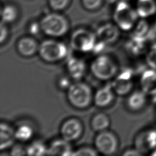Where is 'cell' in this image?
I'll use <instances>...</instances> for the list:
<instances>
[{
    "instance_id": "1",
    "label": "cell",
    "mask_w": 156,
    "mask_h": 156,
    "mask_svg": "<svg viewBox=\"0 0 156 156\" xmlns=\"http://www.w3.org/2000/svg\"><path fill=\"white\" fill-rule=\"evenodd\" d=\"M93 94L89 85L83 82H76L72 83L67 90L66 98L73 107L84 109L93 102Z\"/></svg>"
},
{
    "instance_id": "2",
    "label": "cell",
    "mask_w": 156,
    "mask_h": 156,
    "mask_svg": "<svg viewBox=\"0 0 156 156\" xmlns=\"http://www.w3.org/2000/svg\"><path fill=\"white\" fill-rule=\"evenodd\" d=\"M93 76L100 80H108L118 73V66L110 55L101 54L93 59L90 66Z\"/></svg>"
},
{
    "instance_id": "3",
    "label": "cell",
    "mask_w": 156,
    "mask_h": 156,
    "mask_svg": "<svg viewBox=\"0 0 156 156\" xmlns=\"http://www.w3.org/2000/svg\"><path fill=\"white\" fill-rule=\"evenodd\" d=\"M41 32L45 35L54 38L65 35L69 30V23L63 15L52 13L44 16L40 22Z\"/></svg>"
},
{
    "instance_id": "4",
    "label": "cell",
    "mask_w": 156,
    "mask_h": 156,
    "mask_svg": "<svg viewBox=\"0 0 156 156\" xmlns=\"http://www.w3.org/2000/svg\"><path fill=\"white\" fill-rule=\"evenodd\" d=\"M38 54L45 62L53 63L65 58L68 48L65 43L54 39H47L39 44Z\"/></svg>"
},
{
    "instance_id": "5",
    "label": "cell",
    "mask_w": 156,
    "mask_h": 156,
    "mask_svg": "<svg viewBox=\"0 0 156 156\" xmlns=\"http://www.w3.org/2000/svg\"><path fill=\"white\" fill-rule=\"evenodd\" d=\"M136 11L125 1H120L116 5L113 18L115 24L122 30H129L136 24Z\"/></svg>"
},
{
    "instance_id": "6",
    "label": "cell",
    "mask_w": 156,
    "mask_h": 156,
    "mask_svg": "<svg viewBox=\"0 0 156 156\" xmlns=\"http://www.w3.org/2000/svg\"><path fill=\"white\" fill-rule=\"evenodd\" d=\"M97 40L96 34L87 29L79 28L71 34L69 44L76 51L87 53L92 52Z\"/></svg>"
},
{
    "instance_id": "7",
    "label": "cell",
    "mask_w": 156,
    "mask_h": 156,
    "mask_svg": "<svg viewBox=\"0 0 156 156\" xmlns=\"http://www.w3.org/2000/svg\"><path fill=\"white\" fill-rule=\"evenodd\" d=\"M94 143L97 151L106 155L115 154L119 146V141L116 135L108 130L98 132Z\"/></svg>"
},
{
    "instance_id": "8",
    "label": "cell",
    "mask_w": 156,
    "mask_h": 156,
    "mask_svg": "<svg viewBox=\"0 0 156 156\" xmlns=\"http://www.w3.org/2000/svg\"><path fill=\"white\" fill-rule=\"evenodd\" d=\"M132 78L133 72L129 68L124 69L118 73L111 83L115 93L118 96L129 94L133 86Z\"/></svg>"
},
{
    "instance_id": "9",
    "label": "cell",
    "mask_w": 156,
    "mask_h": 156,
    "mask_svg": "<svg viewBox=\"0 0 156 156\" xmlns=\"http://www.w3.org/2000/svg\"><path fill=\"white\" fill-rule=\"evenodd\" d=\"M83 126L80 119L70 118L65 120L61 125L60 133L62 138L69 141L78 140L82 135Z\"/></svg>"
},
{
    "instance_id": "10",
    "label": "cell",
    "mask_w": 156,
    "mask_h": 156,
    "mask_svg": "<svg viewBox=\"0 0 156 156\" xmlns=\"http://www.w3.org/2000/svg\"><path fill=\"white\" fill-rule=\"evenodd\" d=\"M135 147L142 154L156 149V130L149 129L138 133L135 139Z\"/></svg>"
},
{
    "instance_id": "11",
    "label": "cell",
    "mask_w": 156,
    "mask_h": 156,
    "mask_svg": "<svg viewBox=\"0 0 156 156\" xmlns=\"http://www.w3.org/2000/svg\"><path fill=\"white\" fill-rule=\"evenodd\" d=\"M97 39L106 44H112L119 37V28L114 24L105 23L99 26L95 33Z\"/></svg>"
},
{
    "instance_id": "12",
    "label": "cell",
    "mask_w": 156,
    "mask_h": 156,
    "mask_svg": "<svg viewBox=\"0 0 156 156\" xmlns=\"http://www.w3.org/2000/svg\"><path fill=\"white\" fill-rule=\"evenodd\" d=\"M115 94L111 83L107 84L96 90L93 94V102L98 107H107L113 101Z\"/></svg>"
},
{
    "instance_id": "13",
    "label": "cell",
    "mask_w": 156,
    "mask_h": 156,
    "mask_svg": "<svg viewBox=\"0 0 156 156\" xmlns=\"http://www.w3.org/2000/svg\"><path fill=\"white\" fill-rule=\"evenodd\" d=\"M16 48L20 55L24 57H30L38 52L39 44L32 37H24L18 40Z\"/></svg>"
},
{
    "instance_id": "14",
    "label": "cell",
    "mask_w": 156,
    "mask_h": 156,
    "mask_svg": "<svg viewBox=\"0 0 156 156\" xmlns=\"http://www.w3.org/2000/svg\"><path fill=\"white\" fill-rule=\"evenodd\" d=\"M66 68L68 76L75 80L80 79L86 72V65L84 61L75 57H71L68 59Z\"/></svg>"
},
{
    "instance_id": "15",
    "label": "cell",
    "mask_w": 156,
    "mask_h": 156,
    "mask_svg": "<svg viewBox=\"0 0 156 156\" xmlns=\"http://www.w3.org/2000/svg\"><path fill=\"white\" fill-rule=\"evenodd\" d=\"M72 150L70 142L61 138L52 141L48 147L47 155H72Z\"/></svg>"
},
{
    "instance_id": "16",
    "label": "cell",
    "mask_w": 156,
    "mask_h": 156,
    "mask_svg": "<svg viewBox=\"0 0 156 156\" xmlns=\"http://www.w3.org/2000/svg\"><path fill=\"white\" fill-rule=\"evenodd\" d=\"M141 90L146 94L153 95L156 93V69L151 68L145 70L140 78Z\"/></svg>"
},
{
    "instance_id": "17",
    "label": "cell",
    "mask_w": 156,
    "mask_h": 156,
    "mask_svg": "<svg viewBox=\"0 0 156 156\" xmlns=\"http://www.w3.org/2000/svg\"><path fill=\"white\" fill-rule=\"evenodd\" d=\"M16 140L15 129L6 122H1L0 125V149H7L14 144Z\"/></svg>"
},
{
    "instance_id": "18",
    "label": "cell",
    "mask_w": 156,
    "mask_h": 156,
    "mask_svg": "<svg viewBox=\"0 0 156 156\" xmlns=\"http://www.w3.org/2000/svg\"><path fill=\"white\" fill-rule=\"evenodd\" d=\"M146 94L143 90L135 91L128 97L127 107L133 112L140 111L146 105Z\"/></svg>"
},
{
    "instance_id": "19",
    "label": "cell",
    "mask_w": 156,
    "mask_h": 156,
    "mask_svg": "<svg viewBox=\"0 0 156 156\" xmlns=\"http://www.w3.org/2000/svg\"><path fill=\"white\" fill-rule=\"evenodd\" d=\"M110 124V118L108 116L104 113H98L95 114L92 117L90 121L91 129L96 132L107 130Z\"/></svg>"
},
{
    "instance_id": "20",
    "label": "cell",
    "mask_w": 156,
    "mask_h": 156,
    "mask_svg": "<svg viewBox=\"0 0 156 156\" xmlns=\"http://www.w3.org/2000/svg\"><path fill=\"white\" fill-rule=\"evenodd\" d=\"M137 14L141 18H146L156 12V3L154 0H138Z\"/></svg>"
},
{
    "instance_id": "21",
    "label": "cell",
    "mask_w": 156,
    "mask_h": 156,
    "mask_svg": "<svg viewBox=\"0 0 156 156\" xmlns=\"http://www.w3.org/2000/svg\"><path fill=\"white\" fill-rule=\"evenodd\" d=\"M127 51L133 55H140L147 50L146 40L132 37L127 43Z\"/></svg>"
},
{
    "instance_id": "22",
    "label": "cell",
    "mask_w": 156,
    "mask_h": 156,
    "mask_svg": "<svg viewBox=\"0 0 156 156\" xmlns=\"http://www.w3.org/2000/svg\"><path fill=\"white\" fill-rule=\"evenodd\" d=\"M34 134L33 127L29 124L23 123L15 129L16 140L20 142H26L30 140Z\"/></svg>"
},
{
    "instance_id": "23",
    "label": "cell",
    "mask_w": 156,
    "mask_h": 156,
    "mask_svg": "<svg viewBox=\"0 0 156 156\" xmlns=\"http://www.w3.org/2000/svg\"><path fill=\"white\" fill-rule=\"evenodd\" d=\"M150 34V29L149 25L144 20L140 21L136 25L132 37L147 40V38Z\"/></svg>"
},
{
    "instance_id": "24",
    "label": "cell",
    "mask_w": 156,
    "mask_h": 156,
    "mask_svg": "<svg viewBox=\"0 0 156 156\" xmlns=\"http://www.w3.org/2000/svg\"><path fill=\"white\" fill-rule=\"evenodd\" d=\"M48 147L40 141H35L27 147V155H47Z\"/></svg>"
},
{
    "instance_id": "25",
    "label": "cell",
    "mask_w": 156,
    "mask_h": 156,
    "mask_svg": "<svg viewBox=\"0 0 156 156\" xmlns=\"http://www.w3.org/2000/svg\"><path fill=\"white\" fill-rule=\"evenodd\" d=\"M17 16V9L12 5H6L1 10V22L5 24L13 22Z\"/></svg>"
},
{
    "instance_id": "26",
    "label": "cell",
    "mask_w": 156,
    "mask_h": 156,
    "mask_svg": "<svg viewBox=\"0 0 156 156\" xmlns=\"http://www.w3.org/2000/svg\"><path fill=\"white\" fill-rule=\"evenodd\" d=\"M146 60L151 68L156 69V43L153 44L148 50Z\"/></svg>"
},
{
    "instance_id": "27",
    "label": "cell",
    "mask_w": 156,
    "mask_h": 156,
    "mask_svg": "<svg viewBox=\"0 0 156 156\" xmlns=\"http://www.w3.org/2000/svg\"><path fill=\"white\" fill-rule=\"evenodd\" d=\"M98 152L96 149H94L91 147L89 146H83L79 147V149H76V151H73L72 155L74 156H79V155H91V156H95L98 155Z\"/></svg>"
},
{
    "instance_id": "28",
    "label": "cell",
    "mask_w": 156,
    "mask_h": 156,
    "mask_svg": "<svg viewBox=\"0 0 156 156\" xmlns=\"http://www.w3.org/2000/svg\"><path fill=\"white\" fill-rule=\"evenodd\" d=\"M69 1L70 0H48L51 8L56 11L65 9L69 4Z\"/></svg>"
},
{
    "instance_id": "29",
    "label": "cell",
    "mask_w": 156,
    "mask_h": 156,
    "mask_svg": "<svg viewBox=\"0 0 156 156\" xmlns=\"http://www.w3.org/2000/svg\"><path fill=\"white\" fill-rule=\"evenodd\" d=\"M10 154L15 156L27 155V147L20 143L13 144L10 150Z\"/></svg>"
},
{
    "instance_id": "30",
    "label": "cell",
    "mask_w": 156,
    "mask_h": 156,
    "mask_svg": "<svg viewBox=\"0 0 156 156\" xmlns=\"http://www.w3.org/2000/svg\"><path fill=\"white\" fill-rule=\"evenodd\" d=\"M83 6L88 10L98 9L102 4V0H82Z\"/></svg>"
},
{
    "instance_id": "31",
    "label": "cell",
    "mask_w": 156,
    "mask_h": 156,
    "mask_svg": "<svg viewBox=\"0 0 156 156\" xmlns=\"http://www.w3.org/2000/svg\"><path fill=\"white\" fill-rule=\"evenodd\" d=\"M70 77H63L59 79L58 85L60 88L63 90H68L72 84L70 80Z\"/></svg>"
},
{
    "instance_id": "32",
    "label": "cell",
    "mask_w": 156,
    "mask_h": 156,
    "mask_svg": "<svg viewBox=\"0 0 156 156\" xmlns=\"http://www.w3.org/2000/svg\"><path fill=\"white\" fill-rule=\"evenodd\" d=\"M107 44H106L105 43L100 41L99 40H97V41L93 48V49L92 51V52H93L94 54H101L102 53V52L104 51V49H105V46Z\"/></svg>"
},
{
    "instance_id": "33",
    "label": "cell",
    "mask_w": 156,
    "mask_h": 156,
    "mask_svg": "<svg viewBox=\"0 0 156 156\" xmlns=\"http://www.w3.org/2000/svg\"><path fill=\"white\" fill-rule=\"evenodd\" d=\"M1 36H0V42L1 44L5 41L9 36V30L4 23L1 22Z\"/></svg>"
},
{
    "instance_id": "34",
    "label": "cell",
    "mask_w": 156,
    "mask_h": 156,
    "mask_svg": "<svg viewBox=\"0 0 156 156\" xmlns=\"http://www.w3.org/2000/svg\"><path fill=\"white\" fill-rule=\"evenodd\" d=\"M122 155L126 156H138L143 154L135 147L134 149H128L126 150Z\"/></svg>"
},
{
    "instance_id": "35",
    "label": "cell",
    "mask_w": 156,
    "mask_h": 156,
    "mask_svg": "<svg viewBox=\"0 0 156 156\" xmlns=\"http://www.w3.org/2000/svg\"><path fill=\"white\" fill-rule=\"evenodd\" d=\"M39 31H41L40 23H34L32 24L29 27V32L32 34L37 35Z\"/></svg>"
},
{
    "instance_id": "36",
    "label": "cell",
    "mask_w": 156,
    "mask_h": 156,
    "mask_svg": "<svg viewBox=\"0 0 156 156\" xmlns=\"http://www.w3.org/2000/svg\"><path fill=\"white\" fill-rule=\"evenodd\" d=\"M152 96H153V102H154V103L156 104V93L152 95Z\"/></svg>"
}]
</instances>
